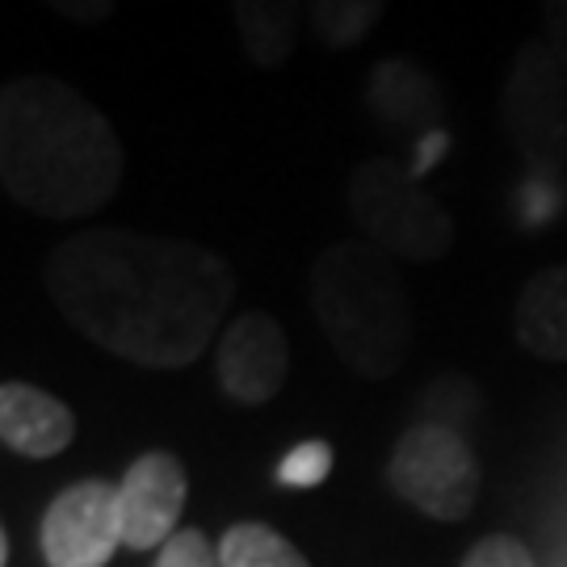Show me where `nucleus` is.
<instances>
[{"mask_svg": "<svg viewBox=\"0 0 567 567\" xmlns=\"http://www.w3.org/2000/svg\"><path fill=\"white\" fill-rule=\"evenodd\" d=\"M47 290L63 320L105 353L177 370L215 341L236 274L203 244L89 227L47 257Z\"/></svg>", "mask_w": 567, "mask_h": 567, "instance_id": "obj_1", "label": "nucleus"}, {"mask_svg": "<svg viewBox=\"0 0 567 567\" xmlns=\"http://www.w3.org/2000/svg\"><path fill=\"white\" fill-rule=\"evenodd\" d=\"M122 182V143L81 89L18 76L0 93V185L42 219L97 215Z\"/></svg>", "mask_w": 567, "mask_h": 567, "instance_id": "obj_2", "label": "nucleus"}, {"mask_svg": "<svg viewBox=\"0 0 567 567\" xmlns=\"http://www.w3.org/2000/svg\"><path fill=\"white\" fill-rule=\"evenodd\" d=\"M311 307L349 370L362 379L400 374L416 341L412 295L395 257L370 240H341L311 265Z\"/></svg>", "mask_w": 567, "mask_h": 567, "instance_id": "obj_3", "label": "nucleus"}, {"mask_svg": "<svg viewBox=\"0 0 567 567\" xmlns=\"http://www.w3.org/2000/svg\"><path fill=\"white\" fill-rule=\"evenodd\" d=\"M349 210L365 240L386 257L429 265L454 248V219L446 206L421 189V177H412L408 164L391 156H370L349 173Z\"/></svg>", "mask_w": 567, "mask_h": 567, "instance_id": "obj_4", "label": "nucleus"}, {"mask_svg": "<svg viewBox=\"0 0 567 567\" xmlns=\"http://www.w3.org/2000/svg\"><path fill=\"white\" fill-rule=\"evenodd\" d=\"M391 492L437 522H466L480 501V458L446 425H416L391 450Z\"/></svg>", "mask_w": 567, "mask_h": 567, "instance_id": "obj_5", "label": "nucleus"}, {"mask_svg": "<svg viewBox=\"0 0 567 567\" xmlns=\"http://www.w3.org/2000/svg\"><path fill=\"white\" fill-rule=\"evenodd\" d=\"M501 126L526 164L555 173L567 164V76L543 39L522 42L501 89Z\"/></svg>", "mask_w": 567, "mask_h": 567, "instance_id": "obj_6", "label": "nucleus"}, {"mask_svg": "<svg viewBox=\"0 0 567 567\" xmlns=\"http://www.w3.org/2000/svg\"><path fill=\"white\" fill-rule=\"evenodd\" d=\"M122 543L118 487L84 480L60 492L42 517V555L51 567H105Z\"/></svg>", "mask_w": 567, "mask_h": 567, "instance_id": "obj_7", "label": "nucleus"}, {"mask_svg": "<svg viewBox=\"0 0 567 567\" xmlns=\"http://www.w3.org/2000/svg\"><path fill=\"white\" fill-rule=\"evenodd\" d=\"M286 374H290V344L269 311H244L240 320L224 328L215 379L231 404H269L286 386Z\"/></svg>", "mask_w": 567, "mask_h": 567, "instance_id": "obj_8", "label": "nucleus"}, {"mask_svg": "<svg viewBox=\"0 0 567 567\" xmlns=\"http://www.w3.org/2000/svg\"><path fill=\"white\" fill-rule=\"evenodd\" d=\"M185 492H189L185 466L168 450H152V454H143L140 463H131V471H126V480L118 487L122 543L135 550L164 547L177 534Z\"/></svg>", "mask_w": 567, "mask_h": 567, "instance_id": "obj_9", "label": "nucleus"}, {"mask_svg": "<svg viewBox=\"0 0 567 567\" xmlns=\"http://www.w3.org/2000/svg\"><path fill=\"white\" fill-rule=\"evenodd\" d=\"M365 105L370 114L379 118L383 131L391 135H416V143L433 135V131H446V93L442 84L429 76L421 63L400 60V55H386L370 68V81H365Z\"/></svg>", "mask_w": 567, "mask_h": 567, "instance_id": "obj_10", "label": "nucleus"}, {"mask_svg": "<svg viewBox=\"0 0 567 567\" xmlns=\"http://www.w3.org/2000/svg\"><path fill=\"white\" fill-rule=\"evenodd\" d=\"M0 437L13 454L25 458H55L72 446L76 421L72 408L55 400L51 391H39L30 383L0 386Z\"/></svg>", "mask_w": 567, "mask_h": 567, "instance_id": "obj_11", "label": "nucleus"}, {"mask_svg": "<svg viewBox=\"0 0 567 567\" xmlns=\"http://www.w3.org/2000/svg\"><path fill=\"white\" fill-rule=\"evenodd\" d=\"M513 332L529 358L567 362V265H547L522 286Z\"/></svg>", "mask_w": 567, "mask_h": 567, "instance_id": "obj_12", "label": "nucleus"}, {"mask_svg": "<svg viewBox=\"0 0 567 567\" xmlns=\"http://www.w3.org/2000/svg\"><path fill=\"white\" fill-rule=\"evenodd\" d=\"M231 21H236L244 55L265 72H278L295 55L303 0H231Z\"/></svg>", "mask_w": 567, "mask_h": 567, "instance_id": "obj_13", "label": "nucleus"}, {"mask_svg": "<svg viewBox=\"0 0 567 567\" xmlns=\"http://www.w3.org/2000/svg\"><path fill=\"white\" fill-rule=\"evenodd\" d=\"M386 4L391 0H307V18L328 51H353L374 34Z\"/></svg>", "mask_w": 567, "mask_h": 567, "instance_id": "obj_14", "label": "nucleus"}, {"mask_svg": "<svg viewBox=\"0 0 567 567\" xmlns=\"http://www.w3.org/2000/svg\"><path fill=\"white\" fill-rule=\"evenodd\" d=\"M219 564L224 567H311L303 559V550L295 543H286L278 529L244 522L231 526L219 543Z\"/></svg>", "mask_w": 567, "mask_h": 567, "instance_id": "obj_15", "label": "nucleus"}, {"mask_svg": "<svg viewBox=\"0 0 567 567\" xmlns=\"http://www.w3.org/2000/svg\"><path fill=\"white\" fill-rule=\"evenodd\" d=\"M328 471H332V446L328 442H303L282 458L278 480L290 487H316L328 480Z\"/></svg>", "mask_w": 567, "mask_h": 567, "instance_id": "obj_16", "label": "nucleus"}, {"mask_svg": "<svg viewBox=\"0 0 567 567\" xmlns=\"http://www.w3.org/2000/svg\"><path fill=\"white\" fill-rule=\"evenodd\" d=\"M156 567H224V564H219L215 547L206 543L203 529L185 526L161 547V564H156Z\"/></svg>", "mask_w": 567, "mask_h": 567, "instance_id": "obj_17", "label": "nucleus"}, {"mask_svg": "<svg viewBox=\"0 0 567 567\" xmlns=\"http://www.w3.org/2000/svg\"><path fill=\"white\" fill-rule=\"evenodd\" d=\"M463 567H538V564H534V555L517 538L492 534V538H480L475 547L466 550Z\"/></svg>", "mask_w": 567, "mask_h": 567, "instance_id": "obj_18", "label": "nucleus"}, {"mask_svg": "<svg viewBox=\"0 0 567 567\" xmlns=\"http://www.w3.org/2000/svg\"><path fill=\"white\" fill-rule=\"evenodd\" d=\"M543 42L567 76V0H543Z\"/></svg>", "mask_w": 567, "mask_h": 567, "instance_id": "obj_19", "label": "nucleus"}, {"mask_svg": "<svg viewBox=\"0 0 567 567\" xmlns=\"http://www.w3.org/2000/svg\"><path fill=\"white\" fill-rule=\"evenodd\" d=\"M42 4L55 9L60 18L76 21V25H102L118 9V0H42Z\"/></svg>", "mask_w": 567, "mask_h": 567, "instance_id": "obj_20", "label": "nucleus"}, {"mask_svg": "<svg viewBox=\"0 0 567 567\" xmlns=\"http://www.w3.org/2000/svg\"><path fill=\"white\" fill-rule=\"evenodd\" d=\"M450 147V135L446 131H433V135H425V140L416 143V161L408 164L412 168V177H421V173H429L433 164L442 161V152Z\"/></svg>", "mask_w": 567, "mask_h": 567, "instance_id": "obj_21", "label": "nucleus"}]
</instances>
